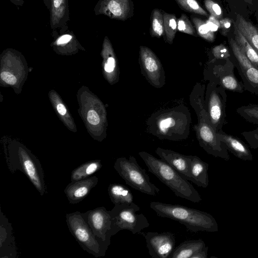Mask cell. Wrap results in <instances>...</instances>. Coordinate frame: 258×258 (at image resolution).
<instances>
[{"label":"cell","instance_id":"obj_19","mask_svg":"<svg viewBox=\"0 0 258 258\" xmlns=\"http://www.w3.org/2000/svg\"><path fill=\"white\" fill-rule=\"evenodd\" d=\"M98 182V178L96 176L71 181L64 189L69 202L71 204H76L82 201Z\"/></svg>","mask_w":258,"mask_h":258},{"label":"cell","instance_id":"obj_3","mask_svg":"<svg viewBox=\"0 0 258 258\" xmlns=\"http://www.w3.org/2000/svg\"><path fill=\"white\" fill-rule=\"evenodd\" d=\"M139 155L144 161L148 171L177 197L193 203H199L202 200L200 194L188 180L168 164L145 151L140 152Z\"/></svg>","mask_w":258,"mask_h":258},{"label":"cell","instance_id":"obj_14","mask_svg":"<svg viewBox=\"0 0 258 258\" xmlns=\"http://www.w3.org/2000/svg\"><path fill=\"white\" fill-rule=\"evenodd\" d=\"M146 239L150 255L154 258H167L175 248V235L169 232H140Z\"/></svg>","mask_w":258,"mask_h":258},{"label":"cell","instance_id":"obj_28","mask_svg":"<svg viewBox=\"0 0 258 258\" xmlns=\"http://www.w3.org/2000/svg\"><path fill=\"white\" fill-rule=\"evenodd\" d=\"M150 34L153 37L161 38L165 36L163 12L159 9H154L150 17Z\"/></svg>","mask_w":258,"mask_h":258},{"label":"cell","instance_id":"obj_30","mask_svg":"<svg viewBox=\"0 0 258 258\" xmlns=\"http://www.w3.org/2000/svg\"><path fill=\"white\" fill-rule=\"evenodd\" d=\"M236 112L247 121L258 125V104L240 106L236 109Z\"/></svg>","mask_w":258,"mask_h":258},{"label":"cell","instance_id":"obj_7","mask_svg":"<svg viewBox=\"0 0 258 258\" xmlns=\"http://www.w3.org/2000/svg\"><path fill=\"white\" fill-rule=\"evenodd\" d=\"M235 66L230 58L210 59L204 71L205 79L212 81L225 90L242 93L245 89L243 83L236 78Z\"/></svg>","mask_w":258,"mask_h":258},{"label":"cell","instance_id":"obj_23","mask_svg":"<svg viewBox=\"0 0 258 258\" xmlns=\"http://www.w3.org/2000/svg\"><path fill=\"white\" fill-rule=\"evenodd\" d=\"M107 190L110 200L114 205H132L135 203L132 191L123 184H110Z\"/></svg>","mask_w":258,"mask_h":258},{"label":"cell","instance_id":"obj_42","mask_svg":"<svg viewBox=\"0 0 258 258\" xmlns=\"http://www.w3.org/2000/svg\"><path fill=\"white\" fill-rule=\"evenodd\" d=\"M57 109L58 113L62 115H64L66 113L67 110L64 106L61 103L58 104L57 105Z\"/></svg>","mask_w":258,"mask_h":258},{"label":"cell","instance_id":"obj_34","mask_svg":"<svg viewBox=\"0 0 258 258\" xmlns=\"http://www.w3.org/2000/svg\"><path fill=\"white\" fill-rule=\"evenodd\" d=\"M212 54L213 57L210 59H224L231 57V54L228 48L222 44L213 47L212 50Z\"/></svg>","mask_w":258,"mask_h":258},{"label":"cell","instance_id":"obj_27","mask_svg":"<svg viewBox=\"0 0 258 258\" xmlns=\"http://www.w3.org/2000/svg\"><path fill=\"white\" fill-rule=\"evenodd\" d=\"M103 47V52L107 56L104 64V70L108 74H111L113 77L117 76L118 75V74L116 73L118 71L117 61L111 43L107 36L104 37Z\"/></svg>","mask_w":258,"mask_h":258},{"label":"cell","instance_id":"obj_32","mask_svg":"<svg viewBox=\"0 0 258 258\" xmlns=\"http://www.w3.org/2000/svg\"><path fill=\"white\" fill-rule=\"evenodd\" d=\"M181 9L190 13L208 17V14L197 0H175Z\"/></svg>","mask_w":258,"mask_h":258},{"label":"cell","instance_id":"obj_9","mask_svg":"<svg viewBox=\"0 0 258 258\" xmlns=\"http://www.w3.org/2000/svg\"><path fill=\"white\" fill-rule=\"evenodd\" d=\"M140 208L135 203L132 205H114L111 210L114 234L120 230H127L133 234L140 233L150 224L143 214H136Z\"/></svg>","mask_w":258,"mask_h":258},{"label":"cell","instance_id":"obj_21","mask_svg":"<svg viewBox=\"0 0 258 258\" xmlns=\"http://www.w3.org/2000/svg\"><path fill=\"white\" fill-rule=\"evenodd\" d=\"M208 163L197 156H191L190 173L194 182L198 186L204 188L209 185Z\"/></svg>","mask_w":258,"mask_h":258},{"label":"cell","instance_id":"obj_10","mask_svg":"<svg viewBox=\"0 0 258 258\" xmlns=\"http://www.w3.org/2000/svg\"><path fill=\"white\" fill-rule=\"evenodd\" d=\"M205 97V103L211 125L216 133L222 130L226 123V90L219 84L209 81Z\"/></svg>","mask_w":258,"mask_h":258},{"label":"cell","instance_id":"obj_43","mask_svg":"<svg viewBox=\"0 0 258 258\" xmlns=\"http://www.w3.org/2000/svg\"><path fill=\"white\" fill-rule=\"evenodd\" d=\"M13 4L17 6H22L25 0H10Z\"/></svg>","mask_w":258,"mask_h":258},{"label":"cell","instance_id":"obj_20","mask_svg":"<svg viewBox=\"0 0 258 258\" xmlns=\"http://www.w3.org/2000/svg\"><path fill=\"white\" fill-rule=\"evenodd\" d=\"M220 141L226 148L236 157L243 160L251 161L253 156L249 147L239 138L228 134L223 130L216 133Z\"/></svg>","mask_w":258,"mask_h":258},{"label":"cell","instance_id":"obj_17","mask_svg":"<svg viewBox=\"0 0 258 258\" xmlns=\"http://www.w3.org/2000/svg\"><path fill=\"white\" fill-rule=\"evenodd\" d=\"M0 257L16 258L17 248L13 233L12 224L1 210L0 216Z\"/></svg>","mask_w":258,"mask_h":258},{"label":"cell","instance_id":"obj_8","mask_svg":"<svg viewBox=\"0 0 258 258\" xmlns=\"http://www.w3.org/2000/svg\"><path fill=\"white\" fill-rule=\"evenodd\" d=\"M7 162L11 173H14L17 170L22 172L41 196H43L46 192L44 172L41 163L37 158L22 151L18 155L9 157Z\"/></svg>","mask_w":258,"mask_h":258},{"label":"cell","instance_id":"obj_13","mask_svg":"<svg viewBox=\"0 0 258 258\" xmlns=\"http://www.w3.org/2000/svg\"><path fill=\"white\" fill-rule=\"evenodd\" d=\"M82 215L94 234L110 244L111 237L115 235L111 210L108 211L104 207H100L89 210Z\"/></svg>","mask_w":258,"mask_h":258},{"label":"cell","instance_id":"obj_39","mask_svg":"<svg viewBox=\"0 0 258 258\" xmlns=\"http://www.w3.org/2000/svg\"><path fill=\"white\" fill-rule=\"evenodd\" d=\"M88 122L93 124L97 125L100 122V118L97 112L93 110L89 111L87 115Z\"/></svg>","mask_w":258,"mask_h":258},{"label":"cell","instance_id":"obj_44","mask_svg":"<svg viewBox=\"0 0 258 258\" xmlns=\"http://www.w3.org/2000/svg\"><path fill=\"white\" fill-rule=\"evenodd\" d=\"M247 3L251 4H252V0H245Z\"/></svg>","mask_w":258,"mask_h":258},{"label":"cell","instance_id":"obj_2","mask_svg":"<svg viewBox=\"0 0 258 258\" xmlns=\"http://www.w3.org/2000/svg\"><path fill=\"white\" fill-rule=\"evenodd\" d=\"M150 208L157 215L167 218L184 225L187 230L193 232L218 231L215 219L209 213L180 205H172L160 202H151Z\"/></svg>","mask_w":258,"mask_h":258},{"label":"cell","instance_id":"obj_5","mask_svg":"<svg viewBox=\"0 0 258 258\" xmlns=\"http://www.w3.org/2000/svg\"><path fill=\"white\" fill-rule=\"evenodd\" d=\"M66 222L70 232L83 250L95 257L105 255L110 244L94 234L82 213L76 211L67 214Z\"/></svg>","mask_w":258,"mask_h":258},{"label":"cell","instance_id":"obj_33","mask_svg":"<svg viewBox=\"0 0 258 258\" xmlns=\"http://www.w3.org/2000/svg\"><path fill=\"white\" fill-rule=\"evenodd\" d=\"M177 30L180 32L197 36L196 30L187 16L182 14L177 20Z\"/></svg>","mask_w":258,"mask_h":258},{"label":"cell","instance_id":"obj_22","mask_svg":"<svg viewBox=\"0 0 258 258\" xmlns=\"http://www.w3.org/2000/svg\"><path fill=\"white\" fill-rule=\"evenodd\" d=\"M206 247L205 243L201 239L186 240L174 248L169 257L191 258L195 254Z\"/></svg>","mask_w":258,"mask_h":258},{"label":"cell","instance_id":"obj_11","mask_svg":"<svg viewBox=\"0 0 258 258\" xmlns=\"http://www.w3.org/2000/svg\"><path fill=\"white\" fill-rule=\"evenodd\" d=\"M235 67L242 79L245 89L258 96V69L246 56L235 39H229Z\"/></svg>","mask_w":258,"mask_h":258},{"label":"cell","instance_id":"obj_35","mask_svg":"<svg viewBox=\"0 0 258 258\" xmlns=\"http://www.w3.org/2000/svg\"><path fill=\"white\" fill-rule=\"evenodd\" d=\"M241 135L251 149L258 148V127L252 131H244Z\"/></svg>","mask_w":258,"mask_h":258},{"label":"cell","instance_id":"obj_31","mask_svg":"<svg viewBox=\"0 0 258 258\" xmlns=\"http://www.w3.org/2000/svg\"><path fill=\"white\" fill-rule=\"evenodd\" d=\"M191 19L198 34L208 41L213 42L215 40L214 33L209 29L206 21L194 16H191Z\"/></svg>","mask_w":258,"mask_h":258},{"label":"cell","instance_id":"obj_29","mask_svg":"<svg viewBox=\"0 0 258 258\" xmlns=\"http://www.w3.org/2000/svg\"><path fill=\"white\" fill-rule=\"evenodd\" d=\"M165 37L166 41L172 44L177 30V24L176 16L163 12Z\"/></svg>","mask_w":258,"mask_h":258},{"label":"cell","instance_id":"obj_16","mask_svg":"<svg viewBox=\"0 0 258 258\" xmlns=\"http://www.w3.org/2000/svg\"><path fill=\"white\" fill-rule=\"evenodd\" d=\"M155 153L183 177L194 182L190 173L191 155H185L169 149L158 147Z\"/></svg>","mask_w":258,"mask_h":258},{"label":"cell","instance_id":"obj_4","mask_svg":"<svg viewBox=\"0 0 258 258\" xmlns=\"http://www.w3.org/2000/svg\"><path fill=\"white\" fill-rule=\"evenodd\" d=\"M205 86L194 96V108L198 116V123L194 128L200 146L209 154L226 161L230 159L228 151L221 142L213 129L206 108L204 98Z\"/></svg>","mask_w":258,"mask_h":258},{"label":"cell","instance_id":"obj_40","mask_svg":"<svg viewBox=\"0 0 258 258\" xmlns=\"http://www.w3.org/2000/svg\"><path fill=\"white\" fill-rule=\"evenodd\" d=\"M231 20L228 18L223 19L220 21V28H221L223 35H227L231 26Z\"/></svg>","mask_w":258,"mask_h":258},{"label":"cell","instance_id":"obj_18","mask_svg":"<svg viewBox=\"0 0 258 258\" xmlns=\"http://www.w3.org/2000/svg\"><path fill=\"white\" fill-rule=\"evenodd\" d=\"M50 13V25L52 30L68 25L70 20L69 0H43Z\"/></svg>","mask_w":258,"mask_h":258},{"label":"cell","instance_id":"obj_25","mask_svg":"<svg viewBox=\"0 0 258 258\" xmlns=\"http://www.w3.org/2000/svg\"><path fill=\"white\" fill-rule=\"evenodd\" d=\"M102 167L100 160H94L83 163L73 170L71 173V181L87 178L99 170Z\"/></svg>","mask_w":258,"mask_h":258},{"label":"cell","instance_id":"obj_36","mask_svg":"<svg viewBox=\"0 0 258 258\" xmlns=\"http://www.w3.org/2000/svg\"><path fill=\"white\" fill-rule=\"evenodd\" d=\"M204 4L206 8L211 15L217 19H221L222 17V11L220 6L212 0H205Z\"/></svg>","mask_w":258,"mask_h":258},{"label":"cell","instance_id":"obj_15","mask_svg":"<svg viewBox=\"0 0 258 258\" xmlns=\"http://www.w3.org/2000/svg\"><path fill=\"white\" fill-rule=\"evenodd\" d=\"M132 0H99L94 7L95 14L103 15L112 19L125 21L134 14Z\"/></svg>","mask_w":258,"mask_h":258},{"label":"cell","instance_id":"obj_41","mask_svg":"<svg viewBox=\"0 0 258 258\" xmlns=\"http://www.w3.org/2000/svg\"><path fill=\"white\" fill-rule=\"evenodd\" d=\"M208 247L206 246L203 249L199 251L195 254L191 258H207L208 257Z\"/></svg>","mask_w":258,"mask_h":258},{"label":"cell","instance_id":"obj_26","mask_svg":"<svg viewBox=\"0 0 258 258\" xmlns=\"http://www.w3.org/2000/svg\"><path fill=\"white\" fill-rule=\"evenodd\" d=\"M235 40L250 62L258 69V53L235 24Z\"/></svg>","mask_w":258,"mask_h":258},{"label":"cell","instance_id":"obj_12","mask_svg":"<svg viewBox=\"0 0 258 258\" xmlns=\"http://www.w3.org/2000/svg\"><path fill=\"white\" fill-rule=\"evenodd\" d=\"M139 62L142 74L152 86L160 88L165 85L163 67L150 48L145 46H140Z\"/></svg>","mask_w":258,"mask_h":258},{"label":"cell","instance_id":"obj_24","mask_svg":"<svg viewBox=\"0 0 258 258\" xmlns=\"http://www.w3.org/2000/svg\"><path fill=\"white\" fill-rule=\"evenodd\" d=\"M235 25L258 53V30L256 28L239 14L237 15Z\"/></svg>","mask_w":258,"mask_h":258},{"label":"cell","instance_id":"obj_38","mask_svg":"<svg viewBox=\"0 0 258 258\" xmlns=\"http://www.w3.org/2000/svg\"><path fill=\"white\" fill-rule=\"evenodd\" d=\"M1 77L3 80L10 85H14L17 82L15 76L8 72H2Z\"/></svg>","mask_w":258,"mask_h":258},{"label":"cell","instance_id":"obj_1","mask_svg":"<svg viewBox=\"0 0 258 258\" xmlns=\"http://www.w3.org/2000/svg\"><path fill=\"white\" fill-rule=\"evenodd\" d=\"M191 115L184 106L158 111L147 121L148 132L160 140L178 141L187 139Z\"/></svg>","mask_w":258,"mask_h":258},{"label":"cell","instance_id":"obj_6","mask_svg":"<svg viewBox=\"0 0 258 258\" xmlns=\"http://www.w3.org/2000/svg\"><path fill=\"white\" fill-rule=\"evenodd\" d=\"M113 166L125 183L133 188L150 196L159 192V188L150 181L146 170L139 165L134 156H130L128 159L119 157Z\"/></svg>","mask_w":258,"mask_h":258},{"label":"cell","instance_id":"obj_37","mask_svg":"<svg viewBox=\"0 0 258 258\" xmlns=\"http://www.w3.org/2000/svg\"><path fill=\"white\" fill-rule=\"evenodd\" d=\"M206 23L209 29L213 32L218 30L220 28V21L216 17L210 15Z\"/></svg>","mask_w":258,"mask_h":258}]
</instances>
